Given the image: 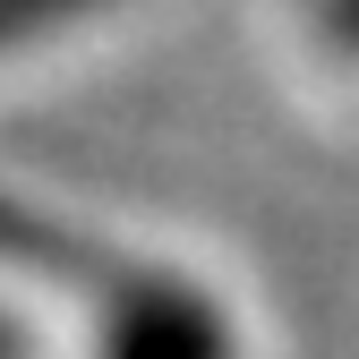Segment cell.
Segmentation results:
<instances>
[{
    "label": "cell",
    "mask_w": 359,
    "mask_h": 359,
    "mask_svg": "<svg viewBox=\"0 0 359 359\" xmlns=\"http://www.w3.org/2000/svg\"><path fill=\"white\" fill-rule=\"evenodd\" d=\"M69 0H0V34H18V26H34V18H60Z\"/></svg>",
    "instance_id": "1"
}]
</instances>
